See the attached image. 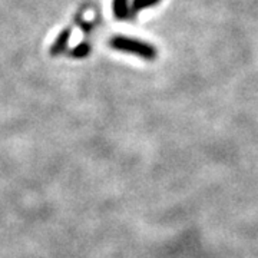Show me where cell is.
<instances>
[{
    "instance_id": "277c9868",
    "label": "cell",
    "mask_w": 258,
    "mask_h": 258,
    "mask_svg": "<svg viewBox=\"0 0 258 258\" xmlns=\"http://www.w3.org/2000/svg\"><path fill=\"white\" fill-rule=\"evenodd\" d=\"M71 36V32L69 30H64L63 33L60 35V36L57 37V40H56L55 46H53V53H59V52H62L66 46V43H68V39Z\"/></svg>"
},
{
    "instance_id": "5b68a950",
    "label": "cell",
    "mask_w": 258,
    "mask_h": 258,
    "mask_svg": "<svg viewBox=\"0 0 258 258\" xmlns=\"http://www.w3.org/2000/svg\"><path fill=\"white\" fill-rule=\"evenodd\" d=\"M89 53V46L86 45V43H83V45H81V46H78L76 49L74 50V56H86Z\"/></svg>"
},
{
    "instance_id": "3957f363",
    "label": "cell",
    "mask_w": 258,
    "mask_h": 258,
    "mask_svg": "<svg viewBox=\"0 0 258 258\" xmlns=\"http://www.w3.org/2000/svg\"><path fill=\"white\" fill-rule=\"evenodd\" d=\"M161 0H134V3H132V15H137L141 10L152 8V6H155Z\"/></svg>"
},
{
    "instance_id": "7a4b0ae2",
    "label": "cell",
    "mask_w": 258,
    "mask_h": 258,
    "mask_svg": "<svg viewBox=\"0 0 258 258\" xmlns=\"http://www.w3.org/2000/svg\"><path fill=\"white\" fill-rule=\"evenodd\" d=\"M129 0H113L112 8H113V15L118 20L128 19L129 16Z\"/></svg>"
},
{
    "instance_id": "6da1fadb",
    "label": "cell",
    "mask_w": 258,
    "mask_h": 258,
    "mask_svg": "<svg viewBox=\"0 0 258 258\" xmlns=\"http://www.w3.org/2000/svg\"><path fill=\"white\" fill-rule=\"evenodd\" d=\"M109 43L116 50L132 53V55H137L139 57H142V59H147V60H152V59L157 57V49L152 46L151 43L137 40V39H132V37L116 36L111 39Z\"/></svg>"
}]
</instances>
